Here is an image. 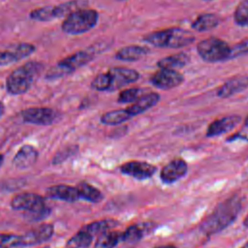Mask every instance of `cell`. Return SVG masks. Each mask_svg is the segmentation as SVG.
<instances>
[{"instance_id":"cell-43","label":"cell","mask_w":248,"mask_h":248,"mask_svg":"<svg viewBox=\"0 0 248 248\" xmlns=\"http://www.w3.org/2000/svg\"><path fill=\"white\" fill-rule=\"evenodd\" d=\"M203 1H213V0H203Z\"/></svg>"},{"instance_id":"cell-31","label":"cell","mask_w":248,"mask_h":248,"mask_svg":"<svg viewBox=\"0 0 248 248\" xmlns=\"http://www.w3.org/2000/svg\"><path fill=\"white\" fill-rule=\"evenodd\" d=\"M233 21L241 27H248V0H241L233 12Z\"/></svg>"},{"instance_id":"cell-39","label":"cell","mask_w":248,"mask_h":248,"mask_svg":"<svg viewBox=\"0 0 248 248\" xmlns=\"http://www.w3.org/2000/svg\"><path fill=\"white\" fill-rule=\"evenodd\" d=\"M243 226L248 229V213L246 214V216L243 219Z\"/></svg>"},{"instance_id":"cell-32","label":"cell","mask_w":248,"mask_h":248,"mask_svg":"<svg viewBox=\"0 0 248 248\" xmlns=\"http://www.w3.org/2000/svg\"><path fill=\"white\" fill-rule=\"evenodd\" d=\"M0 248H24L21 234L0 233Z\"/></svg>"},{"instance_id":"cell-41","label":"cell","mask_w":248,"mask_h":248,"mask_svg":"<svg viewBox=\"0 0 248 248\" xmlns=\"http://www.w3.org/2000/svg\"><path fill=\"white\" fill-rule=\"evenodd\" d=\"M240 248H248V240H247V241H246V242H245V243H244Z\"/></svg>"},{"instance_id":"cell-38","label":"cell","mask_w":248,"mask_h":248,"mask_svg":"<svg viewBox=\"0 0 248 248\" xmlns=\"http://www.w3.org/2000/svg\"><path fill=\"white\" fill-rule=\"evenodd\" d=\"M4 112H5V106H4V104L0 101V117L4 114Z\"/></svg>"},{"instance_id":"cell-2","label":"cell","mask_w":248,"mask_h":248,"mask_svg":"<svg viewBox=\"0 0 248 248\" xmlns=\"http://www.w3.org/2000/svg\"><path fill=\"white\" fill-rule=\"evenodd\" d=\"M45 69V64L31 60L16 67L6 78V89L11 95H21L26 93L36 78Z\"/></svg>"},{"instance_id":"cell-42","label":"cell","mask_w":248,"mask_h":248,"mask_svg":"<svg viewBox=\"0 0 248 248\" xmlns=\"http://www.w3.org/2000/svg\"><path fill=\"white\" fill-rule=\"evenodd\" d=\"M244 124H248V115L245 117L244 119Z\"/></svg>"},{"instance_id":"cell-18","label":"cell","mask_w":248,"mask_h":248,"mask_svg":"<svg viewBox=\"0 0 248 248\" xmlns=\"http://www.w3.org/2000/svg\"><path fill=\"white\" fill-rule=\"evenodd\" d=\"M154 230V224L151 222L133 224L129 226L124 232H121L120 242L133 244L139 242L145 234Z\"/></svg>"},{"instance_id":"cell-11","label":"cell","mask_w":248,"mask_h":248,"mask_svg":"<svg viewBox=\"0 0 248 248\" xmlns=\"http://www.w3.org/2000/svg\"><path fill=\"white\" fill-rule=\"evenodd\" d=\"M109 76L110 85L108 91H115L128 84L136 82L140 78V73L132 68L112 67L107 71Z\"/></svg>"},{"instance_id":"cell-37","label":"cell","mask_w":248,"mask_h":248,"mask_svg":"<svg viewBox=\"0 0 248 248\" xmlns=\"http://www.w3.org/2000/svg\"><path fill=\"white\" fill-rule=\"evenodd\" d=\"M152 248H176L173 244H164V245H158V246H154Z\"/></svg>"},{"instance_id":"cell-3","label":"cell","mask_w":248,"mask_h":248,"mask_svg":"<svg viewBox=\"0 0 248 248\" xmlns=\"http://www.w3.org/2000/svg\"><path fill=\"white\" fill-rule=\"evenodd\" d=\"M99 48H101V45L91 46L86 49L76 51L64 57L47 70L46 78L48 80H53L74 73L78 69L92 61L96 54L101 51Z\"/></svg>"},{"instance_id":"cell-21","label":"cell","mask_w":248,"mask_h":248,"mask_svg":"<svg viewBox=\"0 0 248 248\" xmlns=\"http://www.w3.org/2000/svg\"><path fill=\"white\" fill-rule=\"evenodd\" d=\"M46 195L50 199L59 200L67 202H75L80 199L78 189L76 187L66 184L54 185L47 188Z\"/></svg>"},{"instance_id":"cell-15","label":"cell","mask_w":248,"mask_h":248,"mask_svg":"<svg viewBox=\"0 0 248 248\" xmlns=\"http://www.w3.org/2000/svg\"><path fill=\"white\" fill-rule=\"evenodd\" d=\"M248 87V75H237L227 81H225L216 90V95L219 98H229L232 97Z\"/></svg>"},{"instance_id":"cell-1","label":"cell","mask_w":248,"mask_h":248,"mask_svg":"<svg viewBox=\"0 0 248 248\" xmlns=\"http://www.w3.org/2000/svg\"><path fill=\"white\" fill-rule=\"evenodd\" d=\"M241 206L242 201L238 196L227 198L202 220L199 226L200 231L207 236L222 232L235 221Z\"/></svg>"},{"instance_id":"cell-7","label":"cell","mask_w":248,"mask_h":248,"mask_svg":"<svg viewBox=\"0 0 248 248\" xmlns=\"http://www.w3.org/2000/svg\"><path fill=\"white\" fill-rule=\"evenodd\" d=\"M199 56L207 63H217L231 60V46L217 37H208L197 45Z\"/></svg>"},{"instance_id":"cell-16","label":"cell","mask_w":248,"mask_h":248,"mask_svg":"<svg viewBox=\"0 0 248 248\" xmlns=\"http://www.w3.org/2000/svg\"><path fill=\"white\" fill-rule=\"evenodd\" d=\"M240 121L241 117L236 114L226 115L218 119H215L208 125L205 132V136L207 138H213L225 134L233 129L237 124H239Z\"/></svg>"},{"instance_id":"cell-22","label":"cell","mask_w":248,"mask_h":248,"mask_svg":"<svg viewBox=\"0 0 248 248\" xmlns=\"http://www.w3.org/2000/svg\"><path fill=\"white\" fill-rule=\"evenodd\" d=\"M149 47L145 46H139V45H130L125 46L119 48L115 54L114 58L120 61H127V62H134L140 60L145 55L149 53Z\"/></svg>"},{"instance_id":"cell-40","label":"cell","mask_w":248,"mask_h":248,"mask_svg":"<svg viewBox=\"0 0 248 248\" xmlns=\"http://www.w3.org/2000/svg\"><path fill=\"white\" fill-rule=\"evenodd\" d=\"M3 161H4V156L2 154H0V168H1L2 164H3Z\"/></svg>"},{"instance_id":"cell-34","label":"cell","mask_w":248,"mask_h":248,"mask_svg":"<svg viewBox=\"0 0 248 248\" xmlns=\"http://www.w3.org/2000/svg\"><path fill=\"white\" fill-rule=\"evenodd\" d=\"M78 145H68L66 147H64L63 149L59 150L56 155L53 157L52 160V164L53 165H59L61 163H63L64 161H66L69 157H71L72 155H74L77 151H78Z\"/></svg>"},{"instance_id":"cell-36","label":"cell","mask_w":248,"mask_h":248,"mask_svg":"<svg viewBox=\"0 0 248 248\" xmlns=\"http://www.w3.org/2000/svg\"><path fill=\"white\" fill-rule=\"evenodd\" d=\"M236 140H242L248 142V124H244V126L239 131L230 136L226 140L229 142H232Z\"/></svg>"},{"instance_id":"cell-4","label":"cell","mask_w":248,"mask_h":248,"mask_svg":"<svg viewBox=\"0 0 248 248\" xmlns=\"http://www.w3.org/2000/svg\"><path fill=\"white\" fill-rule=\"evenodd\" d=\"M142 41L156 47L180 48L195 41V36L184 28L171 27L150 32L142 37Z\"/></svg>"},{"instance_id":"cell-29","label":"cell","mask_w":248,"mask_h":248,"mask_svg":"<svg viewBox=\"0 0 248 248\" xmlns=\"http://www.w3.org/2000/svg\"><path fill=\"white\" fill-rule=\"evenodd\" d=\"M93 237V235L81 228L66 242V248H87L91 244Z\"/></svg>"},{"instance_id":"cell-17","label":"cell","mask_w":248,"mask_h":248,"mask_svg":"<svg viewBox=\"0 0 248 248\" xmlns=\"http://www.w3.org/2000/svg\"><path fill=\"white\" fill-rule=\"evenodd\" d=\"M54 228L51 224H42L39 227L21 234L24 248L40 244L49 240L53 234Z\"/></svg>"},{"instance_id":"cell-35","label":"cell","mask_w":248,"mask_h":248,"mask_svg":"<svg viewBox=\"0 0 248 248\" xmlns=\"http://www.w3.org/2000/svg\"><path fill=\"white\" fill-rule=\"evenodd\" d=\"M248 53V37L231 46V59Z\"/></svg>"},{"instance_id":"cell-14","label":"cell","mask_w":248,"mask_h":248,"mask_svg":"<svg viewBox=\"0 0 248 248\" xmlns=\"http://www.w3.org/2000/svg\"><path fill=\"white\" fill-rule=\"evenodd\" d=\"M188 165L182 158H175L167 163L160 170V179L164 184H172L186 175Z\"/></svg>"},{"instance_id":"cell-5","label":"cell","mask_w":248,"mask_h":248,"mask_svg":"<svg viewBox=\"0 0 248 248\" xmlns=\"http://www.w3.org/2000/svg\"><path fill=\"white\" fill-rule=\"evenodd\" d=\"M99 19V13L90 8H78L64 17L61 29L69 35H79L93 29Z\"/></svg>"},{"instance_id":"cell-24","label":"cell","mask_w":248,"mask_h":248,"mask_svg":"<svg viewBox=\"0 0 248 248\" xmlns=\"http://www.w3.org/2000/svg\"><path fill=\"white\" fill-rule=\"evenodd\" d=\"M220 23V18L212 13H204L199 15L191 23L192 29L198 32H205L216 28Z\"/></svg>"},{"instance_id":"cell-28","label":"cell","mask_w":248,"mask_h":248,"mask_svg":"<svg viewBox=\"0 0 248 248\" xmlns=\"http://www.w3.org/2000/svg\"><path fill=\"white\" fill-rule=\"evenodd\" d=\"M117 224L118 223L115 220L103 219V220L91 222V223L83 226L82 229H84L86 232H88L91 235L95 236V235H100L101 233H103L108 230H111L112 228L117 226Z\"/></svg>"},{"instance_id":"cell-19","label":"cell","mask_w":248,"mask_h":248,"mask_svg":"<svg viewBox=\"0 0 248 248\" xmlns=\"http://www.w3.org/2000/svg\"><path fill=\"white\" fill-rule=\"evenodd\" d=\"M39 153L37 149L30 145H22L13 158V166L19 170H26L34 166L38 160Z\"/></svg>"},{"instance_id":"cell-13","label":"cell","mask_w":248,"mask_h":248,"mask_svg":"<svg viewBox=\"0 0 248 248\" xmlns=\"http://www.w3.org/2000/svg\"><path fill=\"white\" fill-rule=\"evenodd\" d=\"M119 170L128 176L138 180H145L151 178L157 171V168L147 162L143 161H128L119 167Z\"/></svg>"},{"instance_id":"cell-10","label":"cell","mask_w":248,"mask_h":248,"mask_svg":"<svg viewBox=\"0 0 248 248\" xmlns=\"http://www.w3.org/2000/svg\"><path fill=\"white\" fill-rule=\"evenodd\" d=\"M149 80L156 88L170 90L179 86L184 81V76L177 70L159 68V70L152 74Z\"/></svg>"},{"instance_id":"cell-25","label":"cell","mask_w":248,"mask_h":248,"mask_svg":"<svg viewBox=\"0 0 248 248\" xmlns=\"http://www.w3.org/2000/svg\"><path fill=\"white\" fill-rule=\"evenodd\" d=\"M76 188L78 189L79 198L82 200H85L87 202L97 203V202H100L104 199V195L99 189H97L96 187L92 186L91 184H89L85 181L79 182L76 186Z\"/></svg>"},{"instance_id":"cell-44","label":"cell","mask_w":248,"mask_h":248,"mask_svg":"<svg viewBox=\"0 0 248 248\" xmlns=\"http://www.w3.org/2000/svg\"><path fill=\"white\" fill-rule=\"evenodd\" d=\"M118 1H127V0H118Z\"/></svg>"},{"instance_id":"cell-20","label":"cell","mask_w":248,"mask_h":248,"mask_svg":"<svg viewBox=\"0 0 248 248\" xmlns=\"http://www.w3.org/2000/svg\"><path fill=\"white\" fill-rule=\"evenodd\" d=\"M160 101V95L156 92L147 91L140 98H139L136 102H134L131 106L126 108L129 114L134 117L139 114H141L154 107Z\"/></svg>"},{"instance_id":"cell-9","label":"cell","mask_w":248,"mask_h":248,"mask_svg":"<svg viewBox=\"0 0 248 248\" xmlns=\"http://www.w3.org/2000/svg\"><path fill=\"white\" fill-rule=\"evenodd\" d=\"M22 120L26 123L46 126L51 125L55 122L58 117V113L51 108L36 107L28 108L20 111Z\"/></svg>"},{"instance_id":"cell-33","label":"cell","mask_w":248,"mask_h":248,"mask_svg":"<svg viewBox=\"0 0 248 248\" xmlns=\"http://www.w3.org/2000/svg\"><path fill=\"white\" fill-rule=\"evenodd\" d=\"M109 85L110 80L108 72L100 73L91 81V88L96 91H108Z\"/></svg>"},{"instance_id":"cell-26","label":"cell","mask_w":248,"mask_h":248,"mask_svg":"<svg viewBox=\"0 0 248 248\" xmlns=\"http://www.w3.org/2000/svg\"><path fill=\"white\" fill-rule=\"evenodd\" d=\"M132 116L129 114L127 111L126 108H119V109H114L110 110L108 112H105L101 118L100 121L104 125L108 126H115L122 124L128 120H130Z\"/></svg>"},{"instance_id":"cell-30","label":"cell","mask_w":248,"mask_h":248,"mask_svg":"<svg viewBox=\"0 0 248 248\" xmlns=\"http://www.w3.org/2000/svg\"><path fill=\"white\" fill-rule=\"evenodd\" d=\"M146 92V89L140 87L127 88L120 91L117 98V102L121 104H133Z\"/></svg>"},{"instance_id":"cell-12","label":"cell","mask_w":248,"mask_h":248,"mask_svg":"<svg viewBox=\"0 0 248 248\" xmlns=\"http://www.w3.org/2000/svg\"><path fill=\"white\" fill-rule=\"evenodd\" d=\"M36 46L30 43H17L4 50H0V67L13 64L30 56Z\"/></svg>"},{"instance_id":"cell-8","label":"cell","mask_w":248,"mask_h":248,"mask_svg":"<svg viewBox=\"0 0 248 248\" xmlns=\"http://www.w3.org/2000/svg\"><path fill=\"white\" fill-rule=\"evenodd\" d=\"M82 5L83 3L79 0H72L57 5L37 8L29 13V18L34 21L48 22L67 16L73 11L78 8H82Z\"/></svg>"},{"instance_id":"cell-27","label":"cell","mask_w":248,"mask_h":248,"mask_svg":"<svg viewBox=\"0 0 248 248\" xmlns=\"http://www.w3.org/2000/svg\"><path fill=\"white\" fill-rule=\"evenodd\" d=\"M121 232L108 230L101 233L94 245V248H114L120 242Z\"/></svg>"},{"instance_id":"cell-6","label":"cell","mask_w":248,"mask_h":248,"mask_svg":"<svg viewBox=\"0 0 248 248\" xmlns=\"http://www.w3.org/2000/svg\"><path fill=\"white\" fill-rule=\"evenodd\" d=\"M11 206L15 210H24L29 219L41 220L49 214L45 199L35 193H20L13 197Z\"/></svg>"},{"instance_id":"cell-23","label":"cell","mask_w":248,"mask_h":248,"mask_svg":"<svg viewBox=\"0 0 248 248\" xmlns=\"http://www.w3.org/2000/svg\"><path fill=\"white\" fill-rule=\"evenodd\" d=\"M190 63V56L185 52H177L157 61V67L161 69L179 70Z\"/></svg>"}]
</instances>
